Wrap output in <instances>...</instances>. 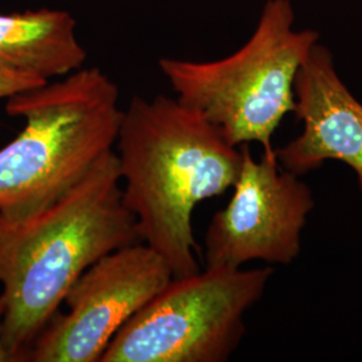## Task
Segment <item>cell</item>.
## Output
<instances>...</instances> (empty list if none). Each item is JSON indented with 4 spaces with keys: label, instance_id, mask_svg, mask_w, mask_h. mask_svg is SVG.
<instances>
[{
    "label": "cell",
    "instance_id": "1",
    "mask_svg": "<svg viewBox=\"0 0 362 362\" xmlns=\"http://www.w3.org/2000/svg\"><path fill=\"white\" fill-rule=\"evenodd\" d=\"M139 242L113 149L52 200L0 212L3 339L13 361H26L83 272L105 255Z\"/></svg>",
    "mask_w": 362,
    "mask_h": 362
},
{
    "label": "cell",
    "instance_id": "2",
    "mask_svg": "<svg viewBox=\"0 0 362 362\" xmlns=\"http://www.w3.org/2000/svg\"><path fill=\"white\" fill-rule=\"evenodd\" d=\"M122 199L140 240L168 264L173 278L200 272L192 214L238 179L242 151L177 98L134 95L117 134Z\"/></svg>",
    "mask_w": 362,
    "mask_h": 362
},
{
    "label": "cell",
    "instance_id": "3",
    "mask_svg": "<svg viewBox=\"0 0 362 362\" xmlns=\"http://www.w3.org/2000/svg\"><path fill=\"white\" fill-rule=\"evenodd\" d=\"M6 112L26 121L0 149V212L38 207L77 182L116 144L122 110L98 67L13 94Z\"/></svg>",
    "mask_w": 362,
    "mask_h": 362
},
{
    "label": "cell",
    "instance_id": "4",
    "mask_svg": "<svg viewBox=\"0 0 362 362\" xmlns=\"http://www.w3.org/2000/svg\"><path fill=\"white\" fill-rule=\"evenodd\" d=\"M291 0H267L257 28L231 55L211 62L163 58L158 66L181 104L200 113L235 146L258 143L272 152V134L294 112L298 71L315 30H297Z\"/></svg>",
    "mask_w": 362,
    "mask_h": 362
},
{
    "label": "cell",
    "instance_id": "5",
    "mask_svg": "<svg viewBox=\"0 0 362 362\" xmlns=\"http://www.w3.org/2000/svg\"><path fill=\"white\" fill-rule=\"evenodd\" d=\"M272 276V267H206L172 278L118 330L100 362L227 361Z\"/></svg>",
    "mask_w": 362,
    "mask_h": 362
},
{
    "label": "cell",
    "instance_id": "6",
    "mask_svg": "<svg viewBox=\"0 0 362 362\" xmlns=\"http://www.w3.org/2000/svg\"><path fill=\"white\" fill-rule=\"evenodd\" d=\"M168 264L146 245L105 255L66 294L67 313L54 314L26 361L100 362L118 330L172 279Z\"/></svg>",
    "mask_w": 362,
    "mask_h": 362
},
{
    "label": "cell",
    "instance_id": "7",
    "mask_svg": "<svg viewBox=\"0 0 362 362\" xmlns=\"http://www.w3.org/2000/svg\"><path fill=\"white\" fill-rule=\"evenodd\" d=\"M239 148L242 165L233 197L208 226L206 267L242 269L251 260L287 266L299 257L315 206L311 188L279 165L275 149L257 160L248 144Z\"/></svg>",
    "mask_w": 362,
    "mask_h": 362
},
{
    "label": "cell",
    "instance_id": "8",
    "mask_svg": "<svg viewBox=\"0 0 362 362\" xmlns=\"http://www.w3.org/2000/svg\"><path fill=\"white\" fill-rule=\"evenodd\" d=\"M294 112L302 133L275 149L282 168L302 176L327 160L348 165L362 192V104L337 71L334 57L314 45L298 71Z\"/></svg>",
    "mask_w": 362,
    "mask_h": 362
},
{
    "label": "cell",
    "instance_id": "9",
    "mask_svg": "<svg viewBox=\"0 0 362 362\" xmlns=\"http://www.w3.org/2000/svg\"><path fill=\"white\" fill-rule=\"evenodd\" d=\"M76 19L62 10L0 13V69L49 81L81 69L86 52Z\"/></svg>",
    "mask_w": 362,
    "mask_h": 362
},
{
    "label": "cell",
    "instance_id": "10",
    "mask_svg": "<svg viewBox=\"0 0 362 362\" xmlns=\"http://www.w3.org/2000/svg\"><path fill=\"white\" fill-rule=\"evenodd\" d=\"M46 82L49 81L19 71L0 69V100H7L13 94L38 88Z\"/></svg>",
    "mask_w": 362,
    "mask_h": 362
},
{
    "label": "cell",
    "instance_id": "11",
    "mask_svg": "<svg viewBox=\"0 0 362 362\" xmlns=\"http://www.w3.org/2000/svg\"><path fill=\"white\" fill-rule=\"evenodd\" d=\"M3 300L0 296V362H13V357L10 351L6 348L4 339H3Z\"/></svg>",
    "mask_w": 362,
    "mask_h": 362
}]
</instances>
